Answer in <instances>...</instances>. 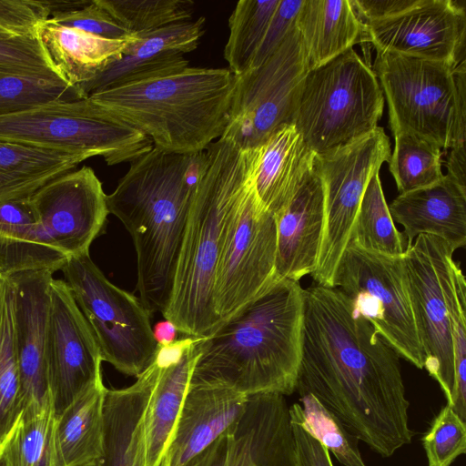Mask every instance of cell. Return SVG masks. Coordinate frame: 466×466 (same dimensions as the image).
<instances>
[{"label": "cell", "mask_w": 466, "mask_h": 466, "mask_svg": "<svg viewBox=\"0 0 466 466\" xmlns=\"http://www.w3.org/2000/svg\"><path fill=\"white\" fill-rule=\"evenodd\" d=\"M28 200L42 245L63 265L89 253L109 214L102 183L86 166L49 181Z\"/></svg>", "instance_id": "obj_15"}, {"label": "cell", "mask_w": 466, "mask_h": 466, "mask_svg": "<svg viewBox=\"0 0 466 466\" xmlns=\"http://www.w3.org/2000/svg\"><path fill=\"white\" fill-rule=\"evenodd\" d=\"M52 400L27 405L0 442V466H51Z\"/></svg>", "instance_id": "obj_32"}, {"label": "cell", "mask_w": 466, "mask_h": 466, "mask_svg": "<svg viewBox=\"0 0 466 466\" xmlns=\"http://www.w3.org/2000/svg\"><path fill=\"white\" fill-rule=\"evenodd\" d=\"M362 24L385 19L406 12L420 0H350Z\"/></svg>", "instance_id": "obj_46"}, {"label": "cell", "mask_w": 466, "mask_h": 466, "mask_svg": "<svg viewBox=\"0 0 466 466\" xmlns=\"http://www.w3.org/2000/svg\"><path fill=\"white\" fill-rule=\"evenodd\" d=\"M177 333L175 325L167 319L157 322L153 329L154 338L159 346L174 342Z\"/></svg>", "instance_id": "obj_52"}, {"label": "cell", "mask_w": 466, "mask_h": 466, "mask_svg": "<svg viewBox=\"0 0 466 466\" xmlns=\"http://www.w3.org/2000/svg\"><path fill=\"white\" fill-rule=\"evenodd\" d=\"M305 289L276 279L258 296L199 338L190 383H210L246 396L291 395L302 354Z\"/></svg>", "instance_id": "obj_2"}, {"label": "cell", "mask_w": 466, "mask_h": 466, "mask_svg": "<svg viewBox=\"0 0 466 466\" xmlns=\"http://www.w3.org/2000/svg\"><path fill=\"white\" fill-rule=\"evenodd\" d=\"M373 71L392 134L409 132L440 148L465 145L466 65L377 52Z\"/></svg>", "instance_id": "obj_7"}, {"label": "cell", "mask_w": 466, "mask_h": 466, "mask_svg": "<svg viewBox=\"0 0 466 466\" xmlns=\"http://www.w3.org/2000/svg\"><path fill=\"white\" fill-rule=\"evenodd\" d=\"M299 403L289 406L292 423L319 441L344 466H366L359 449V440L326 410L312 395L300 396Z\"/></svg>", "instance_id": "obj_37"}, {"label": "cell", "mask_w": 466, "mask_h": 466, "mask_svg": "<svg viewBox=\"0 0 466 466\" xmlns=\"http://www.w3.org/2000/svg\"><path fill=\"white\" fill-rule=\"evenodd\" d=\"M206 164V150L178 154L153 147L130 162L106 195L109 213L133 239L137 289L150 315H163L168 306L189 209Z\"/></svg>", "instance_id": "obj_3"}, {"label": "cell", "mask_w": 466, "mask_h": 466, "mask_svg": "<svg viewBox=\"0 0 466 466\" xmlns=\"http://www.w3.org/2000/svg\"><path fill=\"white\" fill-rule=\"evenodd\" d=\"M453 252L443 239L420 234L402 256L423 369L439 383L447 404L451 400L454 382L451 322L446 298Z\"/></svg>", "instance_id": "obj_14"}, {"label": "cell", "mask_w": 466, "mask_h": 466, "mask_svg": "<svg viewBox=\"0 0 466 466\" xmlns=\"http://www.w3.org/2000/svg\"><path fill=\"white\" fill-rule=\"evenodd\" d=\"M51 13L46 1L0 0V27L15 36H34Z\"/></svg>", "instance_id": "obj_44"}, {"label": "cell", "mask_w": 466, "mask_h": 466, "mask_svg": "<svg viewBox=\"0 0 466 466\" xmlns=\"http://www.w3.org/2000/svg\"><path fill=\"white\" fill-rule=\"evenodd\" d=\"M291 426L297 466H333L330 453L319 441L299 425L291 422Z\"/></svg>", "instance_id": "obj_47"}, {"label": "cell", "mask_w": 466, "mask_h": 466, "mask_svg": "<svg viewBox=\"0 0 466 466\" xmlns=\"http://www.w3.org/2000/svg\"><path fill=\"white\" fill-rule=\"evenodd\" d=\"M280 0H240L228 18L224 58L235 76L247 72Z\"/></svg>", "instance_id": "obj_35"}, {"label": "cell", "mask_w": 466, "mask_h": 466, "mask_svg": "<svg viewBox=\"0 0 466 466\" xmlns=\"http://www.w3.org/2000/svg\"><path fill=\"white\" fill-rule=\"evenodd\" d=\"M106 391L103 380H98L54 417L51 466H82L101 460Z\"/></svg>", "instance_id": "obj_25"}, {"label": "cell", "mask_w": 466, "mask_h": 466, "mask_svg": "<svg viewBox=\"0 0 466 466\" xmlns=\"http://www.w3.org/2000/svg\"><path fill=\"white\" fill-rule=\"evenodd\" d=\"M89 324L103 361L137 378L155 361L159 345L141 299L110 282L89 253L69 258L60 269Z\"/></svg>", "instance_id": "obj_9"}, {"label": "cell", "mask_w": 466, "mask_h": 466, "mask_svg": "<svg viewBox=\"0 0 466 466\" xmlns=\"http://www.w3.org/2000/svg\"><path fill=\"white\" fill-rule=\"evenodd\" d=\"M289 408L281 394L248 397L240 422L254 466H297Z\"/></svg>", "instance_id": "obj_27"}, {"label": "cell", "mask_w": 466, "mask_h": 466, "mask_svg": "<svg viewBox=\"0 0 466 466\" xmlns=\"http://www.w3.org/2000/svg\"><path fill=\"white\" fill-rule=\"evenodd\" d=\"M446 298L451 322L454 382L448 404L466 421V284L460 266L451 259L446 284Z\"/></svg>", "instance_id": "obj_39"}, {"label": "cell", "mask_w": 466, "mask_h": 466, "mask_svg": "<svg viewBox=\"0 0 466 466\" xmlns=\"http://www.w3.org/2000/svg\"><path fill=\"white\" fill-rule=\"evenodd\" d=\"M48 270L25 271L11 277L15 283V349L23 409L51 400L46 363Z\"/></svg>", "instance_id": "obj_19"}, {"label": "cell", "mask_w": 466, "mask_h": 466, "mask_svg": "<svg viewBox=\"0 0 466 466\" xmlns=\"http://www.w3.org/2000/svg\"><path fill=\"white\" fill-rule=\"evenodd\" d=\"M87 158L82 154L0 140V202L27 198Z\"/></svg>", "instance_id": "obj_29"}, {"label": "cell", "mask_w": 466, "mask_h": 466, "mask_svg": "<svg viewBox=\"0 0 466 466\" xmlns=\"http://www.w3.org/2000/svg\"><path fill=\"white\" fill-rule=\"evenodd\" d=\"M207 164L191 203L172 292L164 312L185 336L200 338L220 323L213 304L215 271L231 211L251 176L254 149L221 137L206 149Z\"/></svg>", "instance_id": "obj_4"}, {"label": "cell", "mask_w": 466, "mask_h": 466, "mask_svg": "<svg viewBox=\"0 0 466 466\" xmlns=\"http://www.w3.org/2000/svg\"><path fill=\"white\" fill-rule=\"evenodd\" d=\"M295 27L309 68L320 66L361 42L363 25L350 0H302Z\"/></svg>", "instance_id": "obj_26"}, {"label": "cell", "mask_w": 466, "mask_h": 466, "mask_svg": "<svg viewBox=\"0 0 466 466\" xmlns=\"http://www.w3.org/2000/svg\"><path fill=\"white\" fill-rule=\"evenodd\" d=\"M314 157L293 125L281 127L254 148L253 185L268 211L276 216L289 204L312 171Z\"/></svg>", "instance_id": "obj_23"}, {"label": "cell", "mask_w": 466, "mask_h": 466, "mask_svg": "<svg viewBox=\"0 0 466 466\" xmlns=\"http://www.w3.org/2000/svg\"><path fill=\"white\" fill-rule=\"evenodd\" d=\"M0 71L58 76L36 35L0 38Z\"/></svg>", "instance_id": "obj_42"}, {"label": "cell", "mask_w": 466, "mask_h": 466, "mask_svg": "<svg viewBox=\"0 0 466 466\" xmlns=\"http://www.w3.org/2000/svg\"><path fill=\"white\" fill-rule=\"evenodd\" d=\"M389 169L400 194L431 186L444 177L441 151L436 145L409 132L394 134Z\"/></svg>", "instance_id": "obj_36"}, {"label": "cell", "mask_w": 466, "mask_h": 466, "mask_svg": "<svg viewBox=\"0 0 466 466\" xmlns=\"http://www.w3.org/2000/svg\"><path fill=\"white\" fill-rule=\"evenodd\" d=\"M276 251V218L261 205L250 176L228 218L215 271L213 304L220 322L277 279Z\"/></svg>", "instance_id": "obj_11"}, {"label": "cell", "mask_w": 466, "mask_h": 466, "mask_svg": "<svg viewBox=\"0 0 466 466\" xmlns=\"http://www.w3.org/2000/svg\"><path fill=\"white\" fill-rule=\"evenodd\" d=\"M69 92L58 76L0 71V116L66 98Z\"/></svg>", "instance_id": "obj_40"}, {"label": "cell", "mask_w": 466, "mask_h": 466, "mask_svg": "<svg viewBox=\"0 0 466 466\" xmlns=\"http://www.w3.org/2000/svg\"><path fill=\"white\" fill-rule=\"evenodd\" d=\"M147 404L146 397L134 391L118 390L105 397L100 466H146Z\"/></svg>", "instance_id": "obj_31"}, {"label": "cell", "mask_w": 466, "mask_h": 466, "mask_svg": "<svg viewBox=\"0 0 466 466\" xmlns=\"http://www.w3.org/2000/svg\"><path fill=\"white\" fill-rule=\"evenodd\" d=\"M196 339L195 337L185 336L170 344L159 346L155 362L162 368L177 363Z\"/></svg>", "instance_id": "obj_50"}, {"label": "cell", "mask_w": 466, "mask_h": 466, "mask_svg": "<svg viewBox=\"0 0 466 466\" xmlns=\"http://www.w3.org/2000/svg\"><path fill=\"white\" fill-rule=\"evenodd\" d=\"M205 21L198 17L135 35L118 60L73 90L76 98L183 70L188 66L184 54L198 46Z\"/></svg>", "instance_id": "obj_18"}, {"label": "cell", "mask_w": 466, "mask_h": 466, "mask_svg": "<svg viewBox=\"0 0 466 466\" xmlns=\"http://www.w3.org/2000/svg\"><path fill=\"white\" fill-rule=\"evenodd\" d=\"M0 140L99 156L108 166L130 163L153 147L145 134L89 97L57 99L1 116Z\"/></svg>", "instance_id": "obj_8"}, {"label": "cell", "mask_w": 466, "mask_h": 466, "mask_svg": "<svg viewBox=\"0 0 466 466\" xmlns=\"http://www.w3.org/2000/svg\"><path fill=\"white\" fill-rule=\"evenodd\" d=\"M13 37H19V36H15V35L11 34L10 32L0 27V38L6 39V38H13Z\"/></svg>", "instance_id": "obj_53"}, {"label": "cell", "mask_w": 466, "mask_h": 466, "mask_svg": "<svg viewBox=\"0 0 466 466\" xmlns=\"http://www.w3.org/2000/svg\"><path fill=\"white\" fill-rule=\"evenodd\" d=\"M248 397L221 385L189 382L160 466H187L211 443L230 433L245 411Z\"/></svg>", "instance_id": "obj_20"}, {"label": "cell", "mask_w": 466, "mask_h": 466, "mask_svg": "<svg viewBox=\"0 0 466 466\" xmlns=\"http://www.w3.org/2000/svg\"><path fill=\"white\" fill-rule=\"evenodd\" d=\"M130 35H135L190 20V0H97Z\"/></svg>", "instance_id": "obj_38"}, {"label": "cell", "mask_w": 466, "mask_h": 466, "mask_svg": "<svg viewBox=\"0 0 466 466\" xmlns=\"http://www.w3.org/2000/svg\"><path fill=\"white\" fill-rule=\"evenodd\" d=\"M82 466H100L99 461L92 462L89 464L82 465Z\"/></svg>", "instance_id": "obj_54"}, {"label": "cell", "mask_w": 466, "mask_h": 466, "mask_svg": "<svg viewBox=\"0 0 466 466\" xmlns=\"http://www.w3.org/2000/svg\"><path fill=\"white\" fill-rule=\"evenodd\" d=\"M224 466H254L250 458L246 431L238 424L228 434V453Z\"/></svg>", "instance_id": "obj_48"}, {"label": "cell", "mask_w": 466, "mask_h": 466, "mask_svg": "<svg viewBox=\"0 0 466 466\" xmlns=\"http://www.w3.org/2000/svg\"><path fill=\"white\" fill-rule=\"evenodd\" d=\"M235 87L236 76L228 68L187 66L88 97L145 134L156 148L192 154L223 136Z\"/></svg>", "instance_id": "obj_5"}, {"label": "cell", "mask_w": 466, "mask_h": 466, "mask_svg": "<svg viewBox=\"0 0 466 466\" xmlns=\"http://www.w3.org/2000/svg\"><path fill=\"white\" fill-rule=\"evenodd\" d=\"M301 4L302 0L279 1L248 70L259 66L281 45L295 25V19Z\"/></svg>", "instance_id": "obj_45"}, {"label": "cell", "mask_w": 466, "mask_h": 466, "mask_svg": "<svg viewBox=\"0 0 466 466\" xmlns=\"http://www.w3.org/2000/svg\"><path fill=\"white\" fill-rule=\"evenodd\" d=\"M95 335L64 279H51L46 363L54 417L86 388L102 380Z\"/></svg>", "instance_id": "obj_16"}, {"label": "cell", "mask_w": 466, "mask_h": 466, "mask_svg": "<svg viewBox=\"0 0 466 466\" xmlns=\"http://www.w3.org/2000/svg\"><path fill=\"white\" fill-rule=\"evenodd\" d=\"M363 25L361 42L392 52L458 65L465 59L466 15L451 0H420L392 17Z\"/></svg>", "instance_id": "obj_17"}, {"label": "cell", "mask_w": 466, "mask_h": 466, "mask_svg": "<svg viewBox=\"0 0 466 466\" xmlns=\"http://www.w3.org/2000/svg\"><path fill=\"white\" fill-rule=\"evenodd\" d=\"M402 236L395 227L377 172L364 191L348 244L380 255L400 257L405 252Z\"/></svg>", "instance_id": "obj_34"}, {"label": "cell", "mask_w": 466, "mask_h": 466, "mask_svg": "<svg viewBox=\"0 0 466 466\" xmlns=\"http://www.w3.org/2000/svg\"><path fill=\"white\" fill-rule=\"evenodd\" d=\"M309 69L295 27L259 66L236 76L228 122L222 137L242 150L262 146L285 125H291L295 93Z\"/></svg>", "instance_id": "obj_13"}, {"label": "cell", "mask_w": 466, "mask_h": 466, "mask_svg": "<svg viewBox=\"0 0 466 466\" xmlns=\"http://www.w3.org/2000/svg\"><path fill=\"white\" fill-rule=\"evenodd\" d=\"M390 157V139L377 127L350 144L315 155L313 170L324 191V230L314 282L332 287V278L348 246L364 191Z\"/></svg>", "instance_id": "obj_12"}, {"label": "cell", "mask_w": 466, "mask_h": 466, "mask_svg": "<svg viewBox=\"0 0 466 466\" xmlns=\"http://www.w3.org/2000/svg\"><path fill=\"white\" fill-rule=\"evenodd\" d=\"M296 390L383 458L411 442L400 355L336 288L305 289Z\"/></svg>", "instance_id": "obj_1"}, {"label": "cell", "mask_w": 466, "mask_h": 466, "mask_svg": "<svg viewBox=\"0 0 466 466\" xmlns=\"http://www.w3.org/2000/svg\"><path fill=\"white\" fill-rule=\"evenodd\" d=\"M1 276H2V275L0 274V279H1Z\"/></svg>", "instance_id": "obj_55"}, {"label": "cell", "mask_w": 466, "mask_h": 466, "mask_svg": "<svg viewBox=\"0 0 466 466\" xmlns=\"http://www.w3.org/2000/svg\"><path fill=\"white\" fill-rule=\"evenodd\" d=\"M446 167L447 177L456 182L462 187L466 188L465 185V145L457 146L451 148Z\"/></svg>", "instance_id": "obj_51"}, {"label": "cell", "mask_w": 466, "mask_h": 466, "mask_svg": "<svg viewBox=\"0 0 466 466\" xmlns=\"http://www.w3.org/2000/svg\"><path fill=\"white\" fill-rule=\"evenodd\" d=\"M52 21L64 26L75 28L88 34L108 39H132L122 27L97 2H91L79 9L53 13Z\"/></svg>", "instance_id": "obj_43"}, {"label": "cell", "mask_w": 466, "mask_h": 466, "mask_svg": "<svg viewBox=\"0 0 466 466\" xmlns=\"http://www.w3.org/2000/svg\"><path fill=\"white\" fill-rule=\"evenodd\" d=\"M402 256L380 255L348 244L335 269L332 287L348 298L354 310L400 357L423 369Z\"/></svg>", "instance_id": "obj_10"}, {"label": "cell", "mask_w": 466, "mask_h": 466, "mask_svg": "<svg viewBox=\"0 0 466 466\" xmlns=\"http://www.w3.org/2000/svg\"><path fill=\"white\" fill-rule=\"evenodd\" d=\"M389 209L403 227L406 248L420 234L443 239L453 251L466 244V188L446 175L431 186L400 194Z\"/></svg>", "instance_id": "obj_22"}, {"label": "cell", "mask_w": 466, "mask_h": 466, "mask_svg": "<svg viewBox=\"0 0 466 466\" xmlns=\"http://www.w3.org/2000/svg\"><path fill=\"white\" fill-rule=\"evenodd\" d=\"M277 279L299 281L317 268L324 230L322 181L312 171L289 202L275 216Z\"/></svg>", "instance_id": "obj_21"}, {"label": "cell", "mask_w": 466, "mask_h": 466, "mask_svg": "<svg viewBox=\"0 0 466 466\" xmlns=\"http://www.w3.org/2000/svg\"><path fill=\"white\" fill-rule=\"evenodd\" d=\"M36 36L56 74L74 90L118 60L134 39H108L56 24L43 22Z\"/></svg>", "instance_id": "obj_24"}, {"label": "cell", "mask_w": 466, "mask_h": 466, "mask_svg": "<svg viewBox=\"0 0 466 466\" xmlns=\"http://www.w3.org/2000/svg\"><path fill=\"white\" fill-rule=\"evenodd\" d=\"M198 339L177 363L161 367L145 416L146 466H160L169 446L198 356Z\"/></svg>", "instance_id": "obj_28"}, {"label": "cell", "mask_w": 466, "mask_h": 466, "mask_svg": "<svg viewBox=\"0 0 466 466\" xmlns=\"http://www.w3.org/2000/svg\"><path fill=\"white\" fill-rule=\"evenodd\" d=\"M383 106L373 69L350 48L307 71L295 93L291 125L306 146L320 155L375 129Z\"/></svg>", "instance_id": "obj_6"}, {"label": "cell", "mask_w": 466, "mask_h": 466, "mask_svg": "<svg viewBox=\"0 0 466 466\" xmlns=\"http://www.w3.org/2000/svg\"><path fill=\"white\" fill-rule=\"evenodd\" d=\"M228 434L221 436L211 443L187 466H224L228 453Z\"/></svg>", "instance_id": "obj_49"}, {"label": "cell", "mask_w": 466, "mask_h": 466, "mask_svg": "<svg viewBox=\"0 0 466 466\" xmlns=\"http://www.w3.org/2000/svg\"><path fill=\"white\" fill-rule=\"evenodd\" d=\"M15 330V283L11 277L2 275L0 279V442L24 410Z\"/></svg>", "instance_id": "obj_33"}, {"label": "cell", "mask_w": 466, "mask_h": 466, "mask_svg": "<svg viewBox=\"0 0 466 466\" xmlns=\"http://www.w3.org/2000/svg\"><path fill=\"white\" fill-rule=\"evenodd\" d=\"M62 267L40 241L37 218L28 198L0 202V274L55 273Z\"/></svg>", "instance_id": "obj_30"}, {"label": "cell", "mask_w": 466, "mask_h": 466, "mask_svg": "<svg viewBox=\"0 0 466 466\" xmlns=\"http://www.w3.org/2000/svg\"><path fill=\"white\" fill-rule=\"evenodd\" d=\"M428 466H451L466 452V421L446 404L421 438Z\"/></svg>", "instance_id": "obj_41"}]
</instances>
